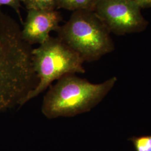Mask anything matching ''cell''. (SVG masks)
I'll list each match as a JSON object with an SVG mask.
<instances>
[{"instance_id": "cell-1", "label": "cell", "mask_w": 151, "mask_h": 151, "mask_svg": "<svg viewBox=\"0 0 151 151\" xmlns=\"http://www.w3.org/2000/svg\"><path fill=\"white\" fill-rule=\"evenodd\" d=\"M32 49L19 24L0 10V112L24 105L37 85Z\"/></svg>"}, {"instance_id": "cell-2", "label": "cell", "mask_w": 151, "mask_h": 151, "mask_svg": "<svg viewBox=\"0 0 151 151\" xmlns=\"http://www.w3.org/2000/svg\"><path fill=\"white\" fill-rule=\"evenodd\" d=\"M116 80L114 77L93 84L75 74L64 76L44 96L42 113L47 118L53 119L88 112L103 100Z\"/></svg>"}, {"instance_id": "cell-3", "label": "cell", "mask_w": 151, "mask_h": 151, "mask_svg": "<svg viewBox=\"0 0 151 151\" xmlns=\"http://www.w3.org/2000/svg\"><path fill=\"white\" fill-rule=\"evenodd\" d=\"M57 32L84 62L97 60L114 49L110 32L92 10L73 11Z\"/></svg>"}, {"instance_id": "cell-4", "label": "cell", "mask_w": 151, "mask_h": 151, "mask_svg": "<svg viewBox=\"0 0 151 151\" xmlns=\"http://www.w3.org/2000/svg\"><path fill=\"white\" fill-rule=\"evenodd\" d=\"M32 54L38 82L24 105L44 91L55 80L67 75L85 72L81 56L58 37H50L38 48L32 49Z\"/></svg>"}, {"instance_id": "cell-5", "label": "cell", "mask_w": 151, "mask_h": 151, "mask_svg": "<svg viewBox=\"0 0 151 151\" xmlns=\"http://www.w3.org/2000/svg\"><path fill=\"white\" fill-rule=\"evenodd\" d=\"M92 10L118 35L142 32L148 25L135 0H96Z\"/></svg>"}, {"instance_id": "cell-6", "label": "cell", "mask_w": 151, "mask_h": 151, "mask_svg": "<svg viewBox=\"0 0 151 151\" xmlns=\"http://www.w3.org/2000/svg\"><path fill=\"white\" fill-rule=\"evenodd\" d=\"M62 19L56 9L29 10L22 29V37L30 45H40L50 37V32L58 30Z\"/></svg>"}, {"instance_id": "cell-7", "label": "cell", "mask_w": 151, "mask_h": 151, "mask_svg": "<svg viewBox=\"0 0 151 151\" xmlns=\"http://www.w3.org/2000/svg\"><path fill=\"white\" fill-rule=\"evenodd\" d=\"M96 0H57V8L75 11L92 10Z\"/></svg>"}, {"instance_id": "cell-8", "label": "cell", "mask_w": 151, "mask_h": 151, "mask_svg": "<svg viewBox=\"0 0 151 151\" xmlns=\"http://www.w3.org/2000/svg\"><path fill=\"white\" fill-rule=\"evenodd\" d=\"M29 10H53L57 8V0H22Z\"/></svg>"}, {"instance_id": "cell-9", "label": "cell", "mask_w": 151, "mask_h": 151, "mask_svg": "<svg viewBox=\"0 0 151 151\" xmlns=\"http://www.w3.org/2000/svg\"><path fill=\"white\" fill-rule=\"evenodd\" d=\"M136 151H151V135L133 137L130 139Z\"/></svg>"}, {"instance_id": "cell-10", "label": "cell", "mask_w": 151, "mask_h": 151, "mask_svg": "<svg viewBox=\"0 0 151 151\" xmlns=\"http://www.w3.org/2000/svg\"><path fill=\"white\" fill-rule=\"evenodd\" d=\"M21 2L22 0H0V6L3 5L10 6L20 16V9L21 7Z\"/></svg>"}, {"instance_id": "cell-11", "label": "cell", "mask_w": 151, "mask_h": 151, "mask_svg": "<svg viewBox=\"0 0 151 151\" xmlns=\"http://www.w3.org/2000/svg\"><path fill=\"white\" fill-rule=\"evenodd\" d=\"M141 9L151 8V0H135Z\"/></svg>"}]
</instances>
